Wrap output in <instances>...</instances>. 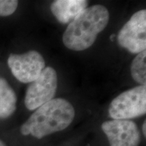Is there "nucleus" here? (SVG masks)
<instances>
[{"label":"nucleus","instance_id":"f257e3e1","mask_svg":"<svg viewBox=\"0 0 146 146\" xmlns=\"http://www.w3.org/2000/svg\"><path fill=\"white\" fill-rule=\"evenodd\" d=\"M74 107L62 98L53 99L37 110L21 126L23 135L41 139L66 129L74 118Z\"/></svg>","mask_w":146,"mask_h":146},{"label":"nucleus","instance_id":"f03ea898","mask_svg":"<svg viewBox=\"0 0 146 146\" xmlns=\"http://www.w3.org/2000/svg\"><path fill=\"white\" fill-rule=\"evenodd\" d=\"M109 18L108 10L104 5H95L85 8L69 24L64 33V44L71 50H87L106 27Z\"/></svg>","mask_w":146,"mask_h":146},{"label":"nucleus","instance_id":"7ed1b4c3","mask_svg":"<svg viewBox=\"0 0 146 146\" xmlns=\"http://www.w3.org/2000/svg\"><path fill=\"white\" fill-rule=\"evenodd\" d=\"M146 112V85L120 94L111 102L109 114L113 120H129Z\"/></svg>","mask_w":146,"mask_h":146},{"label":"nucleus","instance_id":"20e7f679","mask_svg":"<svg viewBox=\"0 0 146 146\" xmlns=\"http://www.w3.org/2000/svg\"><path fill=\"white\" fill-rule=\"evenodd\" d=\"M57 87V73L52 67H46L27 88L25 99L27 108L34 110L51 101L56 94Z\"/></svg>","mask_w":146,"mask_h":146},{"label":"nucleus","instance_id":"39448f33","mask_svg":"<svg viewBox=\"0 0 146 146\" xmlns=\"http://www.w3.org/2000/svg\"><path fill=\"white\" fill-rule=\"evenodd\" d=\"M118 42L132 54H139L146 49V10L138 11L120 29Z\"/></svg>","mask_w":146,"mask_h":146},{"label":"nucleus","instance_id":"423d86ee","mask_svg":"<svg viewBox=\"0 0 146 146\" xmlns=\"http://www.w3.org/2000/svg\"><path fill=\"white\" fill-rule=\"evenodd\" d=\"M8 64L12 74L23 83L34 81L45 68L43 56L36 51H29L23 54H11Z\"/></svg>","mask_w":146,"mask_h":146},{"label":"nucleus","instance_id":"0eeeda50","mask_svg":"<svg viewBox=\"0 0 146 146\" xmlns=\"http://www.w3.org/2000/svg\"><path fill=\"white\" fill-rule=\"evenodd\" d=\"M110 146H138L140 133L137 126L129 120H112L102 125Z\"/></svg>","mask_w":146,"mask_h":146},{"label":"nucleus","instance_id":"6e6552de","mask_svg":"<svg viewBox=\"0 0 146 146\" xmlns=\"http://www.w3.org/2000/svg\"><path fill=\"white\" fill-rule=\"evenodd\" d=\"M87 5L88 1L85 0H57L51 5V10L60 23L67 24L72 22Z\"/></svg>","mask_w":146,"mask_h":146},{"label":"nucleus","instance_id":"1a4fd4ad","mask_svg":"<svg viewBox=\"0 0 146 146\" xmlns=\"http://www.w3.org/2000/svg\"><path fill=\"white\" fill-rule=\"evenodd\" d=\"M16 95L4 78L0 77V118H7L16 108Z\"/></svg>","mask_w":146,"mask_h":146},{"label":"nucleus","instance_id":"9d476101","mask_svg":"<svg viewBox=\"0 0 146 146\" xmlns=\"http://www.w3.org/2000/svg\"><path fill=\"white\" fill-rule=\"evenodd\" d=\"M131 76L141 85H146V52L143 51L133 59L131 66Z\"/></svg>","mask_w":146,"mask_h":146},{"label":"nucleus","instance_id":"9b49d317","mask_svg":"<svg viewBox=\"0 0 146 146\" xmlns=\"http://www.w3.org/2000/svg\"><path fill=\"white\" fill-rule=\"evenodd\" d=\"M18 5L16 0H0V16H8L15 12Z\"/></svg>","mask_w":146,"mask_h":146},{"label":"nucleus","instance_id":"f8f14e48","mask_svg":"<svg viewBox=\"0 0 146 146\" xmlns=\"http://www.w3.org/2000/svg\"><path fill=\"white\" fill-rule=\"evenodd\" d=\"M142 130H143V133L144 135V136H146V123L145 121L143 123V127H142Z\"/></svg>","mask_w":146,"mask_h":146},{"label":"nucleus","instance_id":"ddd939ff","mask_svg":"<svg viewBox=\"0 0 146 146\" xmlns=\"http://www.w3.org/2000/svg\"><path fill=\"white\" fill-rule=\"evenodd\" d=\"M0 146H6V145H5V144L3 143L1 140H0Z\"/></svg>","mask_w":146,"mask_h":146}]
</instances>
